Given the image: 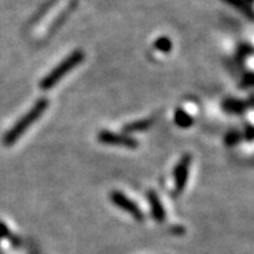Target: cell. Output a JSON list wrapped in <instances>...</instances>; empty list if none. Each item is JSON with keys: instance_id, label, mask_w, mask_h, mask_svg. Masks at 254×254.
<instances>
[{"instance_id": "obj_6", "label": "cell", "mask_w": 254, "mask_h": 254, "mask_svg": "<svg viewBox=\"0 0 254 254\" xmlns=\"http://www.w3.org/2000/svg\"><path fill=\"white\" fill-rule=\"evenodd\" d=\"M148 201L151 204V211L152 215H153L154 221L158 222V223H162L165 222V217H166V213H165V209L161 204L160 198H158L157 193L154 190H149L148 192Z\"/></svg>"}, {"instance_id": "obj_11", "label": "cell", "mask_w": 254, "mask_h": 254, "mask_svg": "<svg viewBox=\"0 0 254 254\" xmlns=\"http://www.w3.org/2000/svg\"><path fill=\"white\" fill-rule=\"evenodd\" d=\"M238 140H239V136H238V135H235L234 132H232V134H230L227 137H226V141H227L228 144H234V141H238Z\"/></svg>"}, {"instance_id": "obj_9", "label": "cell", "mask_w": 254, "mask_h": 254, "mask_svg": "<svg viewBox=\"0 0 254 254\" xmlns=\"http://www.w3.org/2000/svg\"><path fill=\"white\" fill-rule=\"evenodd\" d=\"M154 47L157 48L158 51H161V52L167 54V52H170L171 47H173V43H171V40L169 38L161 37L154 42Z\"/></svg>"}, {"instance_id": "obj_3", "label": "cell", "mask_w": 254, "mask_h": 254, "mask_svg": "<svg viewBox=\"0 0 254 254\" xmlns=\"http://www.w3.org/2000/svg\"><path fill=\"white\" fill-rule=\"evenodd\" d=\"M111 200L113 201L116 206H118L120 209H122V210H125L126 213H128V214H130L131 217H134L136 221H144L143 211L139 209V206L135 204L134 201H131L130 198L127 197L126 194H124L122 192H118V190H113L111 193Z\"/></svg>"}, {"instance_id": "obj_8", "label": "cell", "mask_w": 254, "mask_h": 254, "mask_svg": "<svg viewBox=\"0 0 254 254\" xmlns=\"http://www.w3.org/2000/svg\"><path fill=\"white\" fill-rule=\"evenodd\" d=\"M153 121L151 120H143V121H136V122H132V124L125 126V131L126 132H137V131L147 130L152 126Z\"/></svg>"}, {"instance_id": "obj_4", "label": "cell", "mask_w": 254, "mask_h": 254, "mask_svg": "<svg viewBox=\"0 0 254 254\" xmlns=\"http://www.w3.org/2000/svg\"><path fill=\"white\" fill-rule=\"evenodd\" d=\"M99 141L107 145H116V147H125V148H137L139 143L135 140L134 137L127 136V135L116 134L111 131H101L97 135Z\"/></svg>"}, {"instance_id": "obj_5", "label": "cell", "mask_w": 254, "mask_h": 254, "mask_svg": "<svg viewBox=\"0 0 254 254\" xmlns=\"http://www.w3.org/2000/svg\"><path fill=\"white\" fill-rule=\"evenodd\" d=\"M192 157L190 154H184L181 161L178 162L174 170V182H175V194L182 193L186 188V184L188 181V174H190V166Z\"/></svg>"}, {"instance_id": "obj_1", "label": "cell", "mask_w": 254, "mask_h": 254, "mask_svg": "<svg viewBox=\"0 0 254 254\" xmlns=\"http://www.w3.org/2000/svg\"><path fill=\"white\" fill-rule=\"evenodd\" d=\"M48 104H50V101H48L47 99H40V100H38L37 103L34 104L30 111L27 112L24 117L21 118V120L8 131L7 134H5V136H4V144L9 147V145L16 143V141L25 134V131H26L27 128H30L31 125L44 113V111L48 108Z\"/></svg>"}, {"instance_id": "obj_10", "label": "cell", "mask_w": 254, "mask_h": 254, "mask_svg": "<svg viewBox=\"0 0 254 254\" xmlns=\"http://www.w3.org/2000/svg\"><path fill=\"white\" fill-rule=\"evenodd\" d=\"M223 107L230 112H240L241 109H244L245 105L239 101H226Z\"/></svg>"}, {"instance_id": "obj_2", "label": "cell", "mask_w": 254, "mask_h": 254, "mask_svg": "<svg viewBox=\"0 0 254 254\" xmlns=\"http://www.w3.org/2000/svg\"><path fill=\"white\" fill-rule=\"evenodd\" d=\"M83 51H74L73 54L69 55L66 59H64L63 63L59 64L54 70L43 78V80L40 82V88H42V90H50V88H52L54 86H56L67 73H70L74 67L77 66V65H79V64L83 61Z\"/></svg>"}, {"instance_id": "obj_7", "label": "cell", "mask_w": 254, "mask_h": 254, "mask_svg": "<svg viewBox=\"0 0 254 254\" xmlns=\"http://www.w3.org/2000/svg\"><path fill=\"white\" fill-rule=\"evenodd\" d=\"M174 121L178 126L183 127V128H188V127H190L193 125L192 117H190V116H188L184 111H182V109H177L174 116Z\"/></svg>"}]
</instances>
